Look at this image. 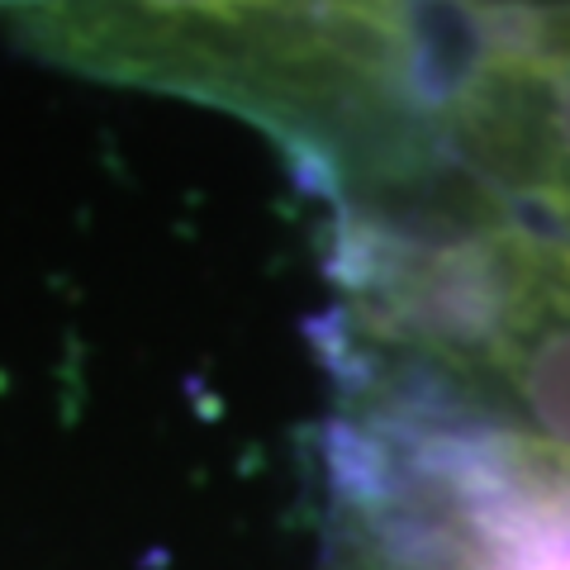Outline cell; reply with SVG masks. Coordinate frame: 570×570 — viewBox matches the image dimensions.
Listing matches in <instances>:
<instances>
[{
    "label": "cell",
    "instance_id": "6da1fadb",
    "mask_svg": "<svg viewBox=\"0 0 570 570\" xmlns=\"http://www.w3.org/2000/svg\"><path fill=\"white\" fill-rule=\"evenodd\" d=\"M471 471L485 475L466 499L475 570H570V480L499 485L485 466Z\"/></svg>",
    "mask_w": 570,
    "mask_h": 570
}]
</instances>
